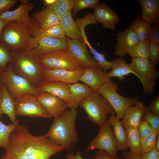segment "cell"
Returning a JSON list of instances; mask_svg holds the SVG:
<instances>
[{"instance_id":"obj_1","label":"cell","mask_w":159,"mask_h":159,"mask_svg":"<svg viewBox=\"0 0 159 159\" xmlns=\"http://www.w3.org/2000/svg\"><path fill=\"white\" fill-rule=\"evenodd\" d=\"M7 150L22 154L27 159H49L64 149L44 135H33L19 122L10 135L9 145L5 151Z\"/></svg>"},{"instance_id":"obj_2","label":"cell","mask_w":159,"mask_h":159,"mask_svg":"<svg viewBox=\"0 0 159 159\" xmlns=\"http://www.w3.org/2000/svg\"><path fill=\"white\" fill-rule=\"evenodd\" d=\"M77 109H66L59 117L54 118L49 131L44 135L53 143L71 151L78 141L75 122Z\"/></svg>"},{"instance_id":"obj_3","label":"cell","mask_w":159,"mask_h":159,"mask_svg":"<svg viewBox=\"0 0 159 159\" xmlns=\"http://www.w3.org/2000/svg\"><path fill=\"white\" fill-rule=\"evenodd\" d=\"M13 69L17 74L28 80L38 88L43 81V69L39 56L32 49L10 51Z\"/></svg>"},{"instance_id":"obj_4","label":"cell","mask_w":159,"mask_h":159,"mask_svg":"<svg viewBox=\"0 0 159 159\" xmlns=\"http://www.w3.org/2000/svg\"><path fill=\"white\" fill-rule=\"evenodd\" d=\"M34 33L28 26L15 21L7 22L2 31L0 42L10 51L27 49Z\"/></svg>"},{"instance_id":"obj_5","label":"cell","mask_w":159,"mask_h":159,"mask_svg":"<svg viewBox=\"0 0 159 159\" xmlns=\"http://www.w3.org/2000/svg\"><path fill=\"white\" fill-rule=\"evenodd\" d=\"M79 105L85 111L89 120L99 127L107 121L109 114H115L109 102L97 91L82 100Z\"/></svg>"},{"instance_id":"obj_6","label":"cell","mask_w":159,"mask_h":159,"mask_svg":"<svg viewBox=\"0 0 159 159\" xmlns=\"http://www.w3.org/2000/svg\"><path fill=\"white\" fill-rule=\"evenodd\" d=\"M0 84L5 87L15 100L28 94L37 96L40 92L28 80L14 72L11 62L6 69L0 73Z\"/></svg>"},{"instance_id":"obj_7","label":"cell","mask_w":159,"mask_h":159,"mask_svg":"<svg viewBox=\"0 0 159 159\" xmlns=\"http://www.w3.org/2000/svg\"><path fill=\"white\" fill-rule=\"evenodd\" d=\"M118 84L112 80L102 85L97 92L102 95L109 102L113 107L116 115L122 119L127 109L134 105L138 100V96L125 97L119 94Z\"/></svg>"},{"instance_id":"obj_8","label":"cell","mask_w":159,"mask_h":159,"mask_svg":"<svg viewBox=\"0 0 159 159\" xmlns=\"http://www.w3.org/2000/svg\"><path fill=\"white\" fill-rule=\"evenodd\" d=\"M39 58L43 70L65 69L74 70L84 67L73 58L68 49L41 55Z\"/></svg>"},{"instance_id":"obj_9","label":"cell","mask_w":159,"mask_h":159,"mask_svg":"<svg viewBox=\"0 0 159 159\" xmlns=\"http://www.w3.org/2000/svg\"><path fill=\"white\" fill-rule=\"evenodd\" d=\"M100 127L98 135L90 143L85 152L99 149L106 152L112 158L117 157L116 143L111 126L107 121Z\"/></svg>"},{"instance_id":"obj_10","label":"cell","mask_w":159,"mask_h":159,"mask_svg":"<svg viewBox=\"0 0 159 159\" xmlns=\"http://www.w3.org/2000/svg\"><path fill=\"white\" fill-rule=\"evenodd\" d=\"M34 6V4L29 0H20L18 7L12 11H8L0 15V19L7 22L15 21L21 22L29 26L34 31L35 37L40 34L39 28L32 18L29 15V13Z\"/></svg>"},{"instance_id":"obj_11","label":"cell","mask_w":159,"mask_h":159,"mask_svg":"<svg viewBox=\"0 0 159 159\" xmlns=\"http://www.w3.org/2000/svg\"><path fill=\"white\" fill-rule=\"evenodd\" d=\"M16 115L30 117H52L38 100L36 96L29 94L15 100Z\"/></svg>"},{"instance_id":"obj_12","label":"cell","mask_w":159,"mask_h":159,"mask_svg":"<svg viewBox=\"0 0 159 159\" xmlns=\"http://www.w3.org/2000/svg\"><path fill=\"white\" fill-rule=\"evenodd\" d=\"M67 39L68 50L73 58L82 66L85 67L101 68L97 62L90 55L84 42L68 37Z\"/></svg>"},{"instance_id":"obj_13","label":"cell","mask_w":159,"mask_h":159,"mask_svg":"<svg viewBox=\"0 0 159 159\" xmlns=\"http://www.w3.org/2000/svg\"><path fill=\"white\" fill-rule=\"evenodd\" d=\"M85 68L74 70L65 69L43 70V80L47 82L59 81L67 84L75 83L79 81Z\"/></svg>"},{"instance_id":"obj_14","label":"cell","mask_w":159,"mask_h":159,"mask_svg":"<svg viewBox=\"0 0 159 159\" xmlns=\"http://www.w3.org/2000/svg\"><path fill=\"white\" fill-rule=\"evenodd\" d=\"M115 35L117 43L114 54L118 57H124L139 42L136 34L129 28L120 31Z\"/></svg>"},{"instance_id":"obj_15","label":"cell","mask_w":159,"mask_h":159,"mask_svg":"<svg viewBox=\"0 0 159 159\" xmlns=\"http://www.w3.org/2000/svg\"><path fill=\"white\" fill-rule=\"evenodd\" d=\"M42 105L54 118L59 117L67 107V104L55 95L46 92H40L36 96Z\"/></svg>"},{"instance_id":"obj_16","label":"cell","mask_w":159,"mask_h":159,"mask_svg":"<svg viewBox=\"0 0 159 159\" xmlns=\"http://www.w3.org/2000/svg\"><path fill=\"white\" fill-rule=\"evenodd\" d=\"M112 80L107 72L100 68L94 67H85L79 80L95 92L103 85Z\"/></svg>"},{"instance_id":"obj_17","label":"cell","mask_w":159,"mask_h":159,"mask_svg":"<svg viewBox=\"0 0 159 159\" xmlns=\"http://www.w3.org/2000/svg\"><path fill=\"white\" fill-rule=\"evenodd\" d=\"M128 65L140 76L148 81L155 82L159 77V71L149 59L132 58Z\"/></svg>"},{"instance_id":"obj_18","label":"cell","mask_w":159,"mask_h":159,"mask_svg":"<svg viewBox=\"0 0 159 159\" xmlns=\"http://www.w3.org/2000/svg\"><path fill=\"white\" fill-rule=\"evenodd\" d=\"M93 14L98 23H102L105 28L111 30L116 29V25L120 21L118 15L104 2L96 6Z\"/></svg>"},{"instance_id":"obj_19","label":"cell","mask_w":159,"mask_h":159,"mask_svg":"<svg viewBox=\"0 0 159 159\" xmlns=\"http://www.w3.org/2000/svg\"><path fill=\"white\" fill-rule=\"evenodd\" d=\"M38 89L39 92H46L51 93L61 99L67 105L70 104V93L68 84L59 81L47 82L43 80Z\"/></svg>"},{"instance_id":"obj_20","label":"cell","mask_w":159,"mask_h":159,"mask_svg":"<svg viewBox=\"0 0 159 159\" xmlns=\"http://www.w3.org/2000/svg\"><path fill=\"white\" fill-rule=\"evenodd\" d=\"M67 49V39H60L47 37L42 39L31 49L40 56L57 50Z\"/></svg>"},{"instance_id":"obj_21","label":"cell","mask_w":159,"mask_h":159,"mask_svg":"<svg viewBox=\"0 0 159 159\" xmlns=\"http://www.w3.org/2000/svg\"><path fill=\"white\" fill-rule=\"evenodd\" d=\"M147 107L142 101L139 100L134 105L128 107L120 120L124 127H137Z\"/></svg>"},{"instance_id":"obj_22","label":"cell","mask_w":159,"mask_h":159,"mask_svg":"<svg viewBox=\"0 0 159 159\" xmlns=\"http://www.w3.org/2000/svg\"><path fill=\"white\" fill-rule=\"evenodd\" d=\"M32 18L39 28L40 34L52 26L60 24V19L55 11L47 7L34 13Z\"/></svg>"},{"instance_id":"obj_23","label":"cell","mask_w":159,"mask_h":159,"mask_svg":"<svg viewBox=\"0 0 159 159\" xmlns=\"http://www.w3.org/2000/svg\"><path fill=\"white\" fill-rule=\"evenodd\" d=\"M3 114L9 117L12 124L14 123L17 120L15 100L5 87L0 84V118Z\"/></svg>"},{"instance_id":"obj_24","label":"cell","mask_w":159,"mask_h":159,"mask_svg":"<svg viewBox=\"0 0 159 159\" xmlns=\"http://www.w3.org/2000/svg\"><path fill=\"white\" fill-rule=\"evenodd\" d=\"M113 127V133L115 138L117 151L126 150L127 134L120 119L115 114L111 115L107 121Z\"/></svg>"},{"instance_id":"obj_25","label":"cell","mask_w":159,"mask_h":159,"mask_svg":"<svg viewBox=\"0 0 159 159\" xmlns=\"http://www.w3.org/2000/svg\"><path fill=\"white\" fill-rule=\"evenodd\" d=\"M71 102L68 107L70 109L78 108L80 102L92 94L94 91L91 88L78 82L68 84Z\"/></svg>"},{"instance_id":"obj_26","label":"cell","mask_w":159,"mask_h":159,"mask_svg":"<svg viewBox=\"0 0 159 159\" xmlns=\"http://www.w3.org/2000/svg\"><path fill=\"white\" fill-rule=\"evenodd\" d=\"M137 1L141 7V20L151 26L159 17V0H138Z\"/></svg>"},{"instance_id":"obj_27","label":"cell","mask_w":159,"mask_h":159,"mask_svg":"<svg viewBox=\"0 0 159 159\" xmlns=\"http://www.w3.org/2000/svg\"><path fill=\"white\" fill-rule=\"evenodd\" d=\"M60 21L67 37L84 42L81 33L73 19L71 11L64 15Z\"/></svg>"},{"instance_id":"obj_28","label":"cell","mask_w":159,"mask_h":159,"mask_svg":"<svg viewBox=\"0 0 159 159\" xmlns=\"http://www.w3.org/2000/svg\"><path fill=\"white\" fill-rule=\"evenodd\" d=\"M127 134V144L133 154L139 156L142 150L140 139L137 127H133L125 128Z\"/></svg>"},{"instance_id":"obj_29","label":"cell","mask_w":159,"mask_h":159,"mask_svg":"<svg viewBox=\"0 0 159 159\" xmlns=\"http://www.w3.org/2000/svg\"><path fill=\"white\" fill-rule=\"evenodd\" d=\"M47 37L60 39H67L60 24L53 25L42 32L37 37H34L28 49H31L42 39Z\"/></svg>"},{"instance_id":"obj_30","label":"cell","mask_w":159,"mask_h":159,"mask_svg":"<svg viewBox=\"0 0 159 159\" xmlns=\"http://www.w3.org/2000/svg\"><path fill=\"white\" fill-rule=\"evenodd\" d=\"M150 27L146 22L141 20L140 14L138 13L134 20L132 21L129 28L135 32L139 41L140 42L147 39L148 34Z\"/></svg>"},{"instance_id":"obj_31","label":"cell","mask_w":159,"mask_h":159,"mask_svg":"<svg viewBox=\"0 0 159 159\" xmlns=\"http://www.w3.org/2000/svg\"><path fill=\"white\" fill-rule=\"evenodd\" d=\"M150 41L145 39L140 42L130 49L128 54L132 58H141L149 59Z\"/></svg>"},{"instance_id":"obj_32","label":"cell","mask_w":159,"mask_h":159,"mask_svg":"<svg viewBox=\"0 0 159 159\" xmlns=\"http://www.w3.org/2000/svg\"><path fill=\"white\" fill-rule=\"evenodd\" d=\"M84 43L88 47L90 52L94 56V58L97 62L100 67L104 71L111 70L112 66V62L107 60L105 58V54L104 52H98L91 45L86 38L84 39Z\"/></svg>"},{"instance_id":"obj_33","label":"cell","mask_w":159,"mask_h":159,"mask_svg":"<svg viewBox=\"0 0 159 159\" xmlns=\"http://www.w3.org/2000/svg\"><path fill=\"white\" fill-rule=\"evenodd\" d=\"M74 1V0H55L48 8L53 9L60 20L64 15L71 11Z\"/></svg>"},{"instance_id":"obj_34","label":"cell","mask_w":159,"mask_h":159,"mask_svg":"<svg viewBox=\"0 0 159 159\" xmlns=\"http://www.w3.org/2000/svg\"><path fill=\"white\" fill-rule=\"evenodd\" d=\"M19 122L17 120L14 123L6 125L0 120V148L3 147L5 150L7 149L9 144L10 135Z\"/></svg>"},{"instance_id":"obj_35","label":"cell","mask_w":159,"mask_h":159,"mask_svg":"<svg viewBox=\"0 0 159 159\" xmlns=\"http://www.w3.org/2000/svg\"><path fill=\"white\" fill-rule=\"evenodd\" d=\"M75 22L81 33L83 39L87 37L85 28L87 25L90 24L97 25L98 24L94 14L89 13H86L83 18L77 17L75 19Z\"/></svg>"},{"instance_id":"obj_36","label":"cell","mask_w":159,"mask_h":159,"mask_svg":"<svg viewBox=\"0 0 159 159\" xmlns=\"http://www.w3.org/2000/svg\"><path fill=\"white\" fill-rule=\"evenodd\" d=\"M159 130H155L151 133L140 139L142 152H147L155 148L156 142Z\"/></svg>"},{"instance_id":"obj_37","label":"cell","mask_w":159,"mask_h":159,"mask_svg":"<svg viewBox=\"0 0 159 159\" xmlns=\"http://www.w3.org/2000/svg\"><path fill=\"white\" fill-rule=\"evenodd\" d=\"M99 3V0H75L72 8V17L82 9L87 8L94 9Z\"/></svg>"},{"instance_id":"obj_38","label":"cell","mask_w":159,"mask_h":159,"mask_svg":"<svg viewBox=\"0 0 159 159\" xmlns=\"http://www.w3.org/2000/svg\"><path fill=\"white\" fill-rule=\"evenodd\" d=\"M11 61L10 51L0 42V73L6 69Z\"/></svg>"},{"instance_id":"obj_39","label":"cell","mask_w":159,"mask_h":159,"mask_svg":"<svg viewBox=\"0 0 159 159\" xmlns=\"http://www.w3.org/2000/svg\"><path fill=\"white\" fill-rule=\"evenodd\" d=\"M142 119L150 124L155 130H159V116L153 114L147 106Z\"/></svg>"},{"instance_id":"obj_40","label":"cell","mask_w":159,"mask_h":159,"mask_svg":"<svg viewBox=\"0 0 159 159\" xmlns=\"http://www.w3.org/2000/svg\"><path fill=\"white\" fill-rule=\"evenodd\" d=\"M150 41L149 59L154 64L157 65L159 62V44Z\"/></svg>"},{"instance_id":"obj_41","label":"cell","mask_w":159,"mask_h":159,"mask_svg":"<svg viewBox=\"0 0 159 159\" xmlns=\"http://www.w3.org/2000/svg\"><path fill=\"white\" fill-rule=\"evenodd\" d=\"M137 127L140 139L150 134L155 130L150 124L144 121L142 118Z\"/></svg>"},{"instance_id":"obj_42","label":"cell","mask_w":159,"mask_h":159,"mask_svg":"<svg viewBox=\"0 0 159 159\" xmlns=\"http://www.w3.org/2000/svg\"><path fill=\"white\" fill-rule=\"evenodd\" d=\"M154 24V26L150 27V28L147 39L149 41L152 40L159 44V17L157 19Z\"/></svg>"},{"instance_id":"obj_43","label":"cell","mask_w":159,"mask_h":159,"mask_svg":"<svg viewBox=\"0 0 159 159\" xmlns=\"http://www.w3.org/2000/svg\"><path fill=\"white\" fill-rule=\"evenodd\" d=\"M18 0H0V15L16 4Z\"/></svg>"},{"instance_id":"obj_44","label":"cell","mask_w":159,"mask_h":159,"mask_svg":"<svg viewBox=\"0 0 159 159\" xmlns=\"http://www.w3.org/2000/svg\"><path fill=\"white\" fill-rule=\"evenodd\" d=\"M1 157V159H27L23 155L18 152L6 150Z\"/></svg>"},{"instance_id":"obj_45","label":"cell","mask_w":159,"mask_h":159,"mask_svg":"<svg viewBox=\"0 0 159 159\" xmlns=\"http://www.w3.org/2000/svg\"><path fill=\"white\" fill-rule=\"evenodd\" d=\"M150 110L154 115L159 116V94L150 103L148 107Z\"/></svg>"},{"instance_id":"obj_46","label":"cell","mask_w":159,"mask_h":159,"mask_svg":"<svg viewBox=\"0 0 159 159\" xmlns=\"http://www.w3.org/2000/svg\"><path fill=\"white\" fill-rule=\"evenodd\" d=\"M139 157L140 159H159V151L155 148L147 152H141Z\"/></svg>"},{"instance_id":"obj_47","label":"cell","mask_w":159,"mask_h":159,"mask_svg":"<svg viewBox=\"0 0 159 159\" xmlns=\"http://www.w3.org/2000/svg\"><path fill=\"white\" fill-rule=\"evenodd\" d=\"M92 159H123L117 157L112 158L106 152L99 150L96 153L94 158Z\"/></svg>"},{"instance_id":"obj_48","label":"cell","mask_w":159,"mask_h":159,"mask_svg":"<svg viewBox=\"0 0 159 159\" xmlns=\"http://www.w3.org/2000/svg\"><path fill=\"white\" fill-rule=\"evenodd\" d=\"M81 152L77 151L75 154L72 152L68 153L66 155L65 159H84L81 156Z\"/></svg>"},{"instance_id":"obj_49","label":"cell","mask_w":159,"mask_h":159,"mask_svg":"<svg viewBox=\"0 0 159 159\" xmlns=\"http://www.w3.org/2000/svg\"><path fill=\"white\" fill-rule=\"evenodd\" d=\"M123 159H140L139 156L133 154L130 151H124L122 154Z\"/></svg>"},{"instance_id":"obj_50","label":"cell","mask_w":159,"mask_h":159,"mask_svg":"<svg viewBox=\"0 0 159 159\" xmlns=\"http://www.w3.org/2000/svg\"><path fill=\"white\" fill-rule=\"evenodd\" d=\"M6 22L0 19V41L1 38L2 29Z\"/></svg>"},{"instance_id":"obj_51","label":"cell","mask_w":159,"mask_h":159,"mask_svg":"<svg viewBox=\"0 0 159 159\" xmlns=\"http://www.w3.org/2000/svg\"><path fill=\"white\" fill-rule=\"evenodd\" d=\"M155 149L159 151V133L158 134L156 140Z\"/></svg>"}]
</instances>
